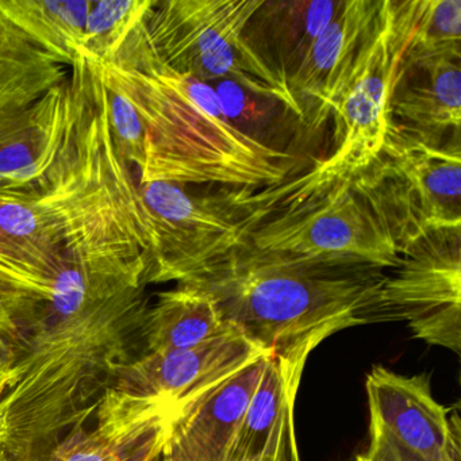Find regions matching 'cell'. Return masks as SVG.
I'll use <instances>...</instances> for the list:
<instances>
[{
  "mask_svg": "<svg viewBox=\"0 0 461 461\" xmlns=\"http://www.w3.org/2000/svg\"><path fill=\"white\" fill-rule=\"evenodd\" d=\"M113 439L99 431L94 434H83L64 442L56 455V461H128Z\"/></svg>",
  "mask_w": 461,
  "mask_h": 461,
  "instance_id": "23",
  "label": "cell"
},
{
  "mask_svg": "<svg viewBox=\"0 0 461 461\" xmlns=\"http://www.w3.org/2000/svg\"><path fill=\"white\" fill-rule=\"evenodd\" d=\"M155 461H183L182 458L177 457L176 455H174V453L171 452V450L168 449V447H166V449L163 450V453H161L160 456H158V458H156Z\"/></svg>",
  "mask_w": 461,
  "mask_h": 461,
  "instance_id": "26",
  "label": "cell"
},
{
  "mask_svg": "<svg viewBox=\"0 0 461 461\" xmlns=\"http://www.w3.org/2000/svg\"><path fill=\"white\" fill-rule=\"evenodd\" d=\"M155 0L94 2L79 55L98 63L114 60L131 32L147 17Z\"/></svg>",
  "mask_w": 461,
  "mask_h": 461,
  "instance_id": "20",
  "label": "cell"
},
{
  "mask_svg": "<svg viewBox=\"0 0 461 461\" xmlns=\"http://www.w3.org/2000/svg\"><path fill=\"white\" fill-rule=\"evenodd\" d=\"M306 361L269 356L228 461H301L294 406Z\"/></svg>",
  "mask_w": 461,
  "mask_h": 461,
  "instance_id": "14",
  "label": "cell"
},
{
  "mask_svg": "<svg viewBox=\"0 0 461 461\" xmlns=\"http://www.w3.org/2000/svg\"><path fill=\"white\" fill-rule=\"evenodd\" d=\"M388 269L353 258H231L193 285L250 344L277 357H309L331 334L385 320Z\"/></svg>",
  "mask_w": 461,
  "mask_h": 461,
  "instance_id": "2",
  "label": "cell"
},
{
  "mask_svg": "<svg viewBox=\"0 0 461 461\" xmlns=\"http://www.w3.org/2000/svg\"><path fill=\"white\" fill-rule=\"evenodd\" d=\"M68 64L0 12V201H33L75 144Z\"/></svg>",
  "mask_w": 461,
  "mask_h": 461,
  "instance_id": "4",
  "label": "cell"
},
{
  "mask_svg": "<svg viewBox=\"0 0 461 461\" xmlns=\"http://www.w3.org/2000/svg\"><path fill=\"white\" fill-rule=\"evenodd\" d=\"M142 21L114 60H94L102 80L128 98L141 117L145 163L140 185H218L255 191L285 182L291 155L237 131L212 85L161 64L145 41Z\"/></svg>",
  "mask_w": 461,
  "mask_h": 461,
  "instance_id": "1",
  "label": "cell"
},
{
  "mask_svg": "<svg viewBox=\"0 0 461 461\" xmlns=\"http://www.w3.org/2000/svg\"><path fill=\"white\" fill-rule=\"evenodd\" d=\"M388 0L334 104L333 153L318 161L323 169L357 175L379 156L390 126L391 90L398 71Z\"/></svg>",
  "mask_w": 461,
  "mask_h": 461,
  "instance_id": "10",
  "label": "cell"
},
{
  "mask_svg": "<svg viewBox=\"0 0 461 461\" xmlns=\"http://www.w3.org/2000/svg\"><path fill=\"white\" fill-rule=\"evenodd\" d=\"M269 355L250 361L172 417L168 449L183 461H228Z\"/></svg>",
  "mask_w": 461,
  "mask_h": 461,
  "instance_id": "13",
  "label": "cell"
},
{
  "mask_svg": "<svg viewBox=\"0 0 461 461\" xmlns=\"http://www.w3.org/2000/svg\"><path fill=\"white\" fill-rule=\"evenodd\" d=\"M90 0H0L4 13L29 40L69 67L79 58Z\"/></svg>",
  "mask_w": 461,
  "mask_h": 461,
  "instance_id": "19",
  "label": "cell"
},
{
  "mask_svg": "<svg viewBox=\"0 0 461 461\" xmlns=\"http://www.w3.org/2000/svg\"><path fill=\"white\" fill-rule=\"evenodd\" d=\"M9 422H7L6 415H5L4 411L0 410V447H5V445H6L7 442H9Z\"/></svg>",
  "mask_w": 461,
  "mask_h": 461,
  "instance_id": "25",
  "label": "cell"
},
{
  "mask_svg": "<svg viewBox=\"0 0 461 461\" xmlns=\"http://www.w3.org/2000/svg\"><path fill=\"white\" fill-rule=\"evenodd\" d=\"M383 0H342L336 17L320 34L303 64L288 83L298 120L318 131L355 67L379 14Z\"/></svg>",
  "mask_w": 461,
  "mask_h": 461,
  "instance_id": "12",
  "label": "cell"
},
{
  "mask_svg": "<svg viewBox=\"0 0 461 461\" xmlns=\"http://www.w3.org/2000/svg\"><path fill=\"white\" fill-rule=\"evenodd\" d=\"M104 85L110 131L115 149L129 166L133 164L140 172L145 163V131L141 117L136 107L120 91L104 82Z\"/></svg>",
  "mask_w": 461,
  "mask_h": 461,
  "instance_id": "22",
  "label": "cell"
},
{
  "mask_svg": "<svg viewBox=\"0 0 461 461\" xmlns=\"http://www.w3.org/2000/svg\"><path fill=\"white\" fill-rule=\"evenodd\" d=\"M13 356L6 341L0 334V401L6 395L13 384Z\"/></svg>",
  "mask_w": 461,
  "mask_h": 461,
  "instance_id": "24",
  "label": "cell"
},
{
  "mask_svg": "<svg viewBox=\"0 0 461 461\" xmlns=\"http://www.w3.org/2000/svg\"><path fill=\"white\" fill-rule=\"evenodd\" d=\"M239 331L190 349L150 352L126 366L115 391L174 417L185 404L260 356Z\"/></svg>",
  "mask_w": 461,
  "mask_h": 461,
  "instance_id": "11",
  "label": "cell"
},
{
  "mask_svg": "<svg viewBox=\"0 0 461 461\" xmlns=\"http://www.w3.org/2000/svg\"><path fill=\"white\" fill-rule=\"evenodd\" d=\"M149 228L145 285L194 283L231 258L244 231L239 199L196 198L174 183H139Z\"/></svg>",
  "mask_w": 461,
  "mask_h": 461,
  "instance_id": "7",
  "label": "cell"
},
{
  "mask_svg": "<svg viewBox=\"0 0 461 461\" xmlns=\"http://www.w3.org/2000/svg\"><path fill=\"white\" fill-rule=\"evenodd\" d=\"M247 199L253 207L241 194L244 233L231 258H353L385 269L398 263L395 234L357 175L315 164L295 182Z\"/></svg>",
  "mask_w": 461,
  "mask_h": 461,
  "instance_id": "3",
  "label": "cell"
},
{
  "mask_svg": "<svg viewBox=\"0 0 461 461\" xmlns=\"http://www.w3.org/2000/svg\"><path fill=\"white\" fill-rule=\"evenodd\" d=\"M150 352L190 349L236 333L214 299L193 283L176 285L158 295L144 322Z\"/></svg>",
  "mask_w": 461,
  "mask_h": 461,
  "instance_id": "17",
  "label": "cell"
},
{
  "mask_svg": "<svg viewBox=\"0 0 461 461\" xmlns=\"http://www.w3.org/2000/svg\"><path fill=\"white\" fill-rule=\"evenodd\" d=\"M341 5L342 0H263L245 28L244 41L288 85Z\"/></svg>",
  "mask_w": 461,
  "mask_h": 461,
  "instance_id": "15",
  "label": "cell"
},
{
  "mask_svg": "<svg viewBox=\"0 0 461 461\" xmlns=\"http://www.w3.org/2000/svg\"><path fill=\"white\" fill-rule=\"evenodd\" d=\"M369 445L357 461H460L457 412L431 395L428 375L374 366L366 376Z\"/></svg>",
  "mask_w": 461,
  "mask_h": 461,
  "instance_id": "9",
  "label": "cell"
},
{
  "mask_svg": "<svg viewBox=\"0 0 461 461\" xmlns=\"http://www.w3.org/2000/svg\"><path fill=\"white\" fill-rule=\"evenodd\" d=\"M388 7L399 64L461 60V0H388Z\"/></svg>",
  "mask_w": 461,
  "mask_h": 461,
  "instance_id": "18",
  "label": "cell"
},
{
  "mask_svg": "<svg viewBox=\"0 0 461 461\" xmlns=\"http://www.w3.org/2000/svg\"><path fill=\"white\" fill-rule=\"evenodd\" d=\"M388 271L382 288L385 321H407L417 339L460 353L461 226L410 237Z\"/></svg>",
  "mask_w": 461,
  "mask_h": 461,
  "instance_id": "8",
  "label": "cell"
},
{
  "mask_svg": "<svg viewBox=\"0 0 461 461\" xmlns=\"http://www.w3.org/2000/svg\"><path fill=\"white\" fill-rule=\"evenodd\" d=\"M212 87L231 125L250 139L268 147L266 129L274 121V107L282 104L250 93L231 80H218Z\"/></svg>",
  "mask_w": 461,
  "mask_h": 461,
  "instance_id": "21",
  "label": "cell"
},
{
  "mask_svg": "<svg viewBox=\"0 0 461 461\" xmlns=\"http://www.w3.org/2000/svg\"><path fill=\"white\" fill-rule=\"evenodd\" d=\"M263 0L156 2L141 23L148 47L177 74L204 83L231 80L250 93L275 99L298 118L287 83L244 41L250 17Z\"/></svg>",
  "mask_w": 461,
  "mask_h": 461,
  "instance_id": "5",
  "label": "cell"
},
{
  "mask_svg": "<svg viewBox=\"0 0 461 461\" xmlns=\"http://www.w3.org/2000/svg\"><path fill=\"white\" fill-rule=\"evenodd\" d=\"M461 60L398 64L391 90L390 123L441 141L461 121Z\"/></svg>",
  "mask_w": 461,
  "mask_h": 461,
  "instance_id": "16",
  "label": "cell"
},
{
  "mask_svg": "<svg viewBox=\"0 0 461 461\" xmlns=\"http://www.w3.org/2000/svg\"><path fill=\"white\" fill-rule=\"evenodd\" d=\"M357 177L399 245L423 229L461 226L458 139L441 144L390 123L379 156Z\"/></svg>",
  "mask_w": 461,
  "mask_h": 461,
  "instance_id": "6",
  "label": "cell"
}]
</instances>
